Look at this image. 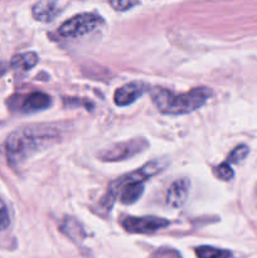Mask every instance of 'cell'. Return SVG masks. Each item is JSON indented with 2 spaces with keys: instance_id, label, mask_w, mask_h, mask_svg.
Listing matches in <instances>:
<instances>
[{
  "instance_id": "6da1fadb",
  "label": "cell",
  "mask_w": 257,
  "mask_h": 258,
  "mask_svg": "<svg viewBox=\"0 0 257 258\" xmlns=\"http://www.w3.org/2000/svg\"><path fill=\"white\" fill-rule=\"evenodd\" d=\"M59 130L50 125H32L13 131L7 139V155L12 163H22L37 151L57 143Z\"/></svg>"
},
{
  "instance_id": "3957f363",
  "label": "cell",
  "mask_w": 257,
  "mask_h": 258,
  "mask_svg": "<svg viewBox=\"0 0 257 258\" xmlns=\"http://www.w3.org/2000/svg\"><path fill=\"white\" fill-rule=\"evenodd\" d=\"M168 164V159H155V160H151L150 163L143 165L140 169H136L135 171H131V173L120 176V178L113 180L108 185L107 193L103 197L102 203L110 207L113 203V201H115L116 196L122 190V188H125L126 185H130V184H143V181L148 180V179L155 176L156 174L161 173L166 168Z\"/></svg>"
},
{
  "instance_id": "4fadbf2b",
  "label": "cell",
  "mask_w": 257,
  "mask_h": 258,
  "mask_svg": "<svg viewBox=\"0 0 257 258\" xmlns=\"http://www.w3.org/2000/svg\"><path fill=\"white\" fill-rule=\"evenodd\" d=\"M198 258H232V253L226 249L214 248L211 246H201L196 248Z\"/></svg>"
},
{
  "instance_id": "7a4b0ae2",
  "label": "cell",
  "mask_w": 257,
  "mask_h": 258,
  "mask_svg": "<svg viewBox=\"0 0 257 258\" xmlns=\"http://www.w3.org/2000/svg\"><path fill=\"white\" fill-rule=\"evenodd\" d=\"M212 95L213 92L208 87H196L180 95L158 87L153 88L150 92L155 107L165 115H185L193 112L206 105Z\"/></svg>"
},
{
  "instance_id": "52a82bcc",
  "label": "cell",
  "mask_w": 257,
  "mask_h": 258,
  "mask_svg": "<svg viewBox=\"0 0 257 258\" xmlns=\"http://www.w3.org/2000/svg\"><path fill=\"white\" fill-rule=\"evenodd\" d=\"M148 90V86L143 82H130L117 88L113 95V101L117 106H128L135 102L139 97L144 95Z\"/></svg>"
},
{
  "instance_id": "ba28073f",
  "label": "cell",
  "mask_w": 257,
  "mask_h": 258,
  "mask_svg": "<svg viewBox=\"0 0 257 258\" xmlns=\"http://www.w3.org/2000/svg\"><path fill=\"white\" fill-rule=\"evenodd\" d=\"M189 186L190 184L186 179H179L174 181L166 193V203L171 208H180L189 196Z\"/></svg>"
},
{
  "instance_id": "2e32d148",
  "label": "cell",
  "mask_w": 257,
  "mask_h": 258,
  "mask_svg": "<svg viewBox=\"0 0 257 258\" xmlns=\"http://www.w3.org/2000/svg\"><path fill=\"white\" fill-rule=\"evenodd\" d=\"M111 7L113 8L117 12H125V10L131 9L133 7H136L139 5V2H126V0H117V2H111Z\"/></svg>"
},
{
  "instance_id": "8fae6325",
  "label": "cell",
  "mask_w": 257,
  "mask_h": 258,
  "mask_svg": "<svg viewBox=\"0 0 257 258\" xmlns=\"http://www.w3.org/2000/svg\"><path fill=\"white\" fill-rule=\"evenodd\" d=\"M38 63V55L34 52H27L13 57L12 67L19 71H29Z\"/></svg>"
},
{
  "instance_id": "277c9868",
  "label": "cell",
  "mask_w": 257,
  "mask_h": 258,
  "mask_svg": "<svg viewBox=\"0 0 257 258\" xmlns=\"http://www.w3.org/2000/svg\"><path fill=\"white\" fill-rule=\"evenodd\" d=\"M149 143L144 138H134L130 140L121 141V143H115L107 148L102 149L97 154L98 159L102 161H122L126 159L134 158L138 154L143 153L145 149H148Z\"/></svg>"
},
{
  "instance_id": "5bb4252c",
  "label": "cell",
  "mask_w": 257,
  "mask_h": 258,
  "mask_svg": "<svg viewBox=\"0 0 257 258\" xmlns=\"http://www.w3.org/2000/svg\"><path fill=\"white\" fill-rule=\"evenodd\" d=\"M248 155V148L246 145H238L237 148H234L232 150V153L229 154V156L227 158L226 163L227 164H237L239 161L243 160L246 156Z\"/></svg>"
},
{
  "instance_id": "e0dca14e",
  "label": "cell",
  "mask_w": 257,
  "mask_h": 258,
  "mask_svg": "<svg viewBox=\"0 0 257 258\" xmlns=\"http://www.w3.org/2000/svg\"><path fill=\"white\" fill-rule=\"evenodd\" d=\"M8 226H9V213L4 202L0 199V231L7 228Z\"/></svg>"
},
{
  "instance_id": "8992f818",
  "label": "cell",
  "mask_w": 257,
  "mask_h": 258,
  "mask_svg": "<svg viewBox=\"0 0 257 258\" xmlns=\"http://www.w3.org/2000/svg\"><path fill=\"white\" fill-rule=\"evenodd\" d=\"M170 226V221L159 217H127L122 221V227L130 233L148 234Z\"/></svg>"
},
{
  "instance_id": "7c38bea8",
  "label": "cell",
  "mask_w": 257,
  "mask_h": 258,
  "mask_svg": "<svg viewBox=\"0 0 257 258\" xmlns=\"http://www.w3.org/2000/svg\"><path fill=\"white\" fill-rule=\"evenodd\" d=\"M120 202L125 206L127 204H134L136 201L141 198L144 193V185L143 184H130L122 188L120 191Z\"/></svg>"
},
{
  "instance_id": "9a60e30c",
  "label": "cell",
  "mask_w": 257,
  "mask_h": 258,
  "mask_svg": "<svg viewBox=\"0 0 257 258\" xmlns=\"http://www.w3.org/2000/svg\"><path fill=\"white\" fill-rule=\"evenodd\" d=\"M214 174H216L217 178H219L221 180H224V181H229L234 175L231 165L227 163H223L221 164V165L217 166V168H214Z\"/></svg>"
},
{
  "instance_id": "5b68a950",
  "label": "cell",
  "mask_w": 257,
  "mask_h": 258,
  "mask_svg": "<svg viewBox=\"0 0 257 258\" xmlns=\"http://www.w3.org/2000/svg\"><path fill=\"white\" fill-rule=\"evenodd\" d=\"M102 23L103 19L96 13H81L62 23L57 33L63 38L82 37L95 30Z\"/></svg>"
},
{
  "instance_id": "30bf717a",
  "label": "cell",
  "mask_w": 257,
  "mask_h": 258,
  "mask_svg": "<svg viewBox=\"0 0 257 258\" xmlns=\"http://www.w3.org/2000/svg\"><path fill=\"white\" fill-rule=\"evenodd\" d=\"M60 13V8L58 2H39L34 4L32 9L33 17L43 23L52 22Z\"/></svg>"
},
{
  "instance_id": "9c48e42d",
  "label": "cell",
  "mask_w": 257,
  "mask_h": 258,
  "mask_svg": "<svg viewBox=\"0 0 257 258\" xmlns=\"http://www.w3.org/2000/svg\"><path fill=\"white\" fill-rule=\"evenodd\" d=\"M52 105V98L44 92H39V91H35V92L29 93L28 96H25L24 100L22 101V108L23 112H37V111H42L48 108Z\"/></svg>"
}]
</instances>
